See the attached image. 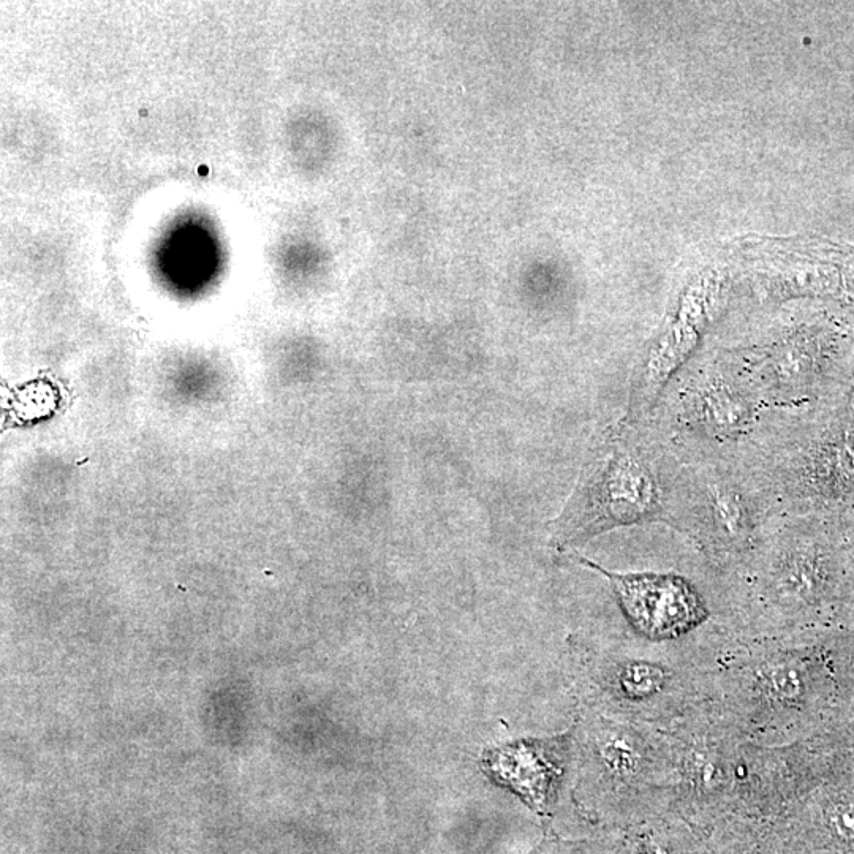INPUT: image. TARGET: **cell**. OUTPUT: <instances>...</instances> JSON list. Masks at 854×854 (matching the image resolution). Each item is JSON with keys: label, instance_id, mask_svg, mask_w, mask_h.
<instances>
[{"label": "cell", "instance_id": "1", "mask_svg": "<svg viewBox=\"0 0 854 854\" xmlns=\"http://www.w3.org/2000/svg\"><path fill=\"white\" fill-rule=\"evenodd\" d=\"M817 650L785 636L752 638L718 655L707 673L706 706L749 741L790 744L828 690Z\"/></svg>", "mask_w": 854, "mask_h": 854}, {"label": "cell", "instance_id": "2", "mask_svg": "<svg viewBox=\"0 0 854 854\" xmlns=\"http://www.w3.org/2000/svg\"><path fill=\"white\" fill-rule=\"evenodd\" d=\"M587 467L564 511L562 541L594 537L620 526L657 521L665 513V488L657 464L632 442L609 443Z\"/></svg>", "mask_w": 854, "mask_h": 854}, {"label": "cell", "instance_id": "3", "mask_svg": "<svg viewBox=\"0 0 854 854\" xmlns=\"http://www.w3.org/2000/svg\"><path fill=\"white\" fill-rule=\"evenodd\" d=\"M589 785L619 794H668L673 753L665 731L641 723L597 718L582 744Z\"/></svg>", "mask_w": 854, "mask_h": 854}, {"label": "cell", "instance_id": "4", "mask_svg": "<svg viewBox=\"0 0 854 854\" xmlns=\"http://www.w3.org/2000/svg\"><path fill=\"white\" fill-rule=\"evenodd\" d=\"M579 562L613 586L633 630L657 644L679 643L709 620V608L690 579L673 573H614L592 560Z\"/></svg>", "mask_w": 854, "mask_h": 854}, {"label": "cell", "instance_id": "5", "mask_svg": "<svg viewBox=\"0 0 854 854\" xmlns=\"http://www.w3.org/2000/svg\"><path fill=\"white\" fill-rule=\"evenodd\" d=\"M693 491V529L720 564L741 562L758 549V500L736 478L707 473Z\"/></svg>", "mask_w": 854, "mask_h": 854}, {"label": "cell", "instance_id": "6", "mask_svg": "<svg viewBox=\"0 0 854 854\" xmlns=\"http://www.w3.org/2000/svg\"><path fill=\"white\" fill-rule=\"evenodd\" d=\"M575 734L527 739L488 750L483 766L500 785L508 786L532 809L545 812L556 799L571 764Z\"/></svg>", "mask_w": 854, "mask_h": 854}, {"label": "cell", "instance_id": "7", "mask_svg": "<svg viewBox=\"0 0 854 854\" xmlns=\"http://www.w3.org/2000/svg\"><path fill=\"white\" fill-rule=\"evenodd\" d=\"M681 410L682 420L698 434L707 439H733L752 423L755 401L749 386L715 375L687 386Z\"/></svg>", "mask_w": 854, "mask_h": 854}, {"label": "cell", "instance_id": "8", "mask_svg": "<svg viewBox=\"0 0 854 854\" xmlns=\"http://www.w3.org/2000/svg\"><path fill=\"white\" fill-rule=\"evenodd\" d=\"M821 817L832 836L854 842V788H839L826 794Z\"/></svg>", "mask_w": 854, "mask_h": 854}]
</instances>
